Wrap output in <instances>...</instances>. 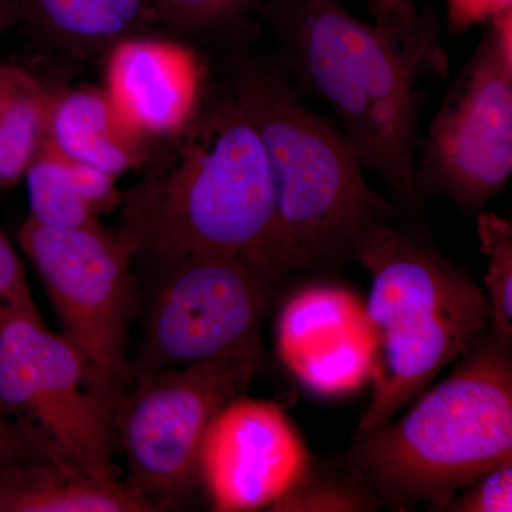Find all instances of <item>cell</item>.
I'll list each match as a JSON object with an SVG mask.
<instances>
[{"label":"cell","instance_id":"9","mask_svg":"<svg viewBox=\"0 0 512 512\" xmlns=\"http://www.w3.org/2000/svg\"><path fill=\"white\" fill-rule=\"evenodd\" d=\"M484 26L416 157L423 200L446 195L471 215L485 210L512 173V9Z\"/></svg>","mask_w":512,"mask_h":512},{"label":"cell","instance_id":"15","mask_svg":"<svg viewBox=\"0 0 512 512\" xmlns=\"http://www.w3.org/2000/svg\"><path fill=\"white\" fill-rule=\"evenodd\" d=\"M45 143L117 178L146 160L143 137L120 119L104 89L79 87L50 97Z\"/></svg>","mask_w":512,"mask_h":512},{"label":"cell","instance_id":"21","mask_svg":"<svg viewBox=\"0 0 512 512\" xmlns=\"http://www.w3.org/2000/svg\"><path fill=\"white\" fill-rule=\"evenodd\" d=\"M511 511L512 460H508L458 491L441 512Z\"/></svg>","mask_w":512,"mask_h":512},{"label":"cell","instance_id":"6","mask_svg":"<svg viewBox=\"0 0 512 512\" xmlns=\"http://www.w3.org/2000/svg\"><path fill=\"white\" fill-rule=\"evenodd\" d=\"M264 360L262 342L138 380L114 412L124 484L151 511L184 510L201 490L200 454L211 421L242 396Z\"/></svg>","mask_w":512,"mask_h":512},{"label":"cell","instance_id":"20","mask_svg":"<svg viewBox=\"0 0 512 512\" xmlns=\"http://www.w3.org/2000/svg\"><path fill=\"white\" fill-rule=\"evenodd\" d=\"M476 217L480 251L487 259L484 286L490 305V328L512 345V225L494 212L484 210Z\"/></svg>","mask_w":512,"mask_h":512},{"label":"cell","instance_id":"5","mask_svg":"<svg viewBox=\"0 0 512 512\" xmlns=\"http://www.w3.org/2000/svg\"><path fill=\"white\" fill-rule=\"evenodd\" d=\"M355 262L370 276L365 301L377 339L372 396L355 434L394 419L490 328L484 288L463 266L404 228L376 225Z\"/></svg>","mask_w":512,"mask_h":512},{"label":"cell","instance_id":"13","mask_svg":"<svg viewBox=\"0 0 512 512\" xmlns=\"http://www.w3.org/2000/svg\"><path fill=\"white\" fill-rule=\"evenodd\" d=\"M201 84L200 60L188 47L134 36L111 46L104 92L144 140L183 130L201 109Z\"/></svg>","mask_w":512,"mask_h":512},{"label":"cell","instance_id":"2","mask_svg":"<svg viewBox=\"0 0 512 512\" xmlns=\"http://www.w3.org/2000/svg\"><path fill=\"white\" fill-rule=\"evenodd\" d=\"M285 63L305 89L335 111L365 170L382 178L397 211L423 208L416 175L420 84L447 76L439 23L400 39L355 18L340 0H264Z\"/></svg>","mask_w":512,"mask_h":512},{"label":"cell","instance_id":"27","mask_svg":"<svg viewBox=\"0 0 512 512\" xmlns=\"http://www.w3.org/2000/svg\"><path fill=\"white\" fill-rule=\"evenodd\" d=\"M20 18L15 0H0V37Z\"/></svg>","mask_w":512,"mask_h":512},{"label":"cell","instance_id":"26","mask_svg":"<svg viewBox=\"0 0 512 512\" xmlns=\"http://www.w3.org/2000/svg\"><path fill=\"white\" fill-rule=\"evenodd\" d=\"M512 9V0H447L448 28L460 35Z\"/></svg>","mask_w":512,"mask_h":512},{"label":"cell","instance_id":"14","mask_svg":"<svg viewBox=\"0 0 512 512\" xmlns=\"http://www.w3.org/2000/svg\"><path fill=\"white\" fill-rule=\"evenodd\" d=\"M0 512H153L123 478L99 477L62 457L0 468Z\"/></svg>","mask_w":512,"mask_h":512},{"label":"cell","instance_id":"10","mask_svg":"<svg viewBox=\"0 0 512 512\" xmlns=\"http://www.w3.org/2000/svg\"><path fill=\"white\" fill-rule=\"evenodd\" d=\"M0 403L29 421L64 460L119 478L113 416L90 393L82 353L39 311L0 303Z\"/></svg>","mask_w":512,"mask_h":512},{"label":"cell","instance_id":"19","mask_svg":"<svg viewBox=\"0 0 512 512\" xmlns=\"http://www.w3.org/2000/svg\"><path fill=\"white\" fill-rule=\"evenodd\" d=\"M379 498L339 458L312 460L305 473L271 508L272 512H373Z\"/></svg>","mask_w":512,"mask_h":512},{"label":"cell","instance_id":"3","mask_svg":"<svg viewBox=\"0 0 512 512\" xmlns=\"http://www.w3.org/2000/svg\"><path fill=\"white\" fill-rule=\"evenodd\" d=\"M400 417L338 457L390 511L441 512L468 484L512 460V345L488 328L450 375Z\"/></svg>","mask_w":512,"mask_h":512},{"label":"cell","instance_id":"4","mask_svg":"<svg viewBox=\"0 0 512 512\" xmlns=\"http://www.w3.org/2000/svg\"><path fill=\"white\" fill-rule=\"evenodd\" d=\"M274 175L279 232L293 271L326 278L355 262L366 235L399 211L370 187L343 131L302 104L281 74L245 62L234 80Z\"/></svg>","mask_w":512,"mask_h":512},{"label":"cell","instance_id":"22","mask_svg":"<svg viewBox=\"0 0 512 512\" xmlns=\"http://www.w3.org/2000/svg\"><path fill=\"white\" fill-rule=\"evenodd\" d=\"M157 12L180 29H201L234 18L264 0H154Z\"/></svg>","mask_w":512,"mask_h":512},{"label":"cell","instance_id":"1","mask_svg":"<svg viewBox=\"0 0 512 512\" xmlns=\"http://www.w3.org/2000/svg\"><path fill=\"white\" fill-rule=\"evenodd\" d=\"M120 200L114 232L131 255L249 259L293 284L279 232L274 175L261 136L234 96L198 111Z\"/></svg>","mask_w":512,"mask_h":512},{"label":"cell","instance_id":"18","mask_svg":"<svg viewBox=\"0 0 512 512\" xmlns=\"http://www.w3.org/2000/svg\"><path fill=\"white\" fill-rule=\"evenodd\" d=\"M50 96L33 74L0 64V188L25 177L46 134Z\"/></svg>","mask_w":512,"mask_h":512},{"label":"cell","instance_id":"8","mask_svg":"<svg viewBox=\"0 0 512 512\" xmlns=\"http://www.w3.org/2000/svg\"><path fill=\"white\" fill-rule=\"evenodd\" d=\"M164 265L144 316L130 386L262 342L265 320L296 286L241 256L192 255Z\"/></svg>","mask_w":512,"mask_h":512},{"label":"cell","instance_id":"17","mask_svg":"<svg viewBox=\"0 0 512 512\" xmlns=\"http://www.w3.org/2000/svg\"><path fill=\"white\" fill-rule=\"evenodd\" d=\"M19 16L72 49L114 46L156 15L154 0H15Z\"/></svg>","mask_w":512,"mask_h":512},{"label":"cell","instance_id":"7","mask_svg":"<svg viewBox=\"0 0 512 512\" xmlns=\"http://www.w3.org/2000/svg\"><path fill=\"white\" fill-rule=\"evenodd\" d=\"M18 239L63 335L82 353L90 393L114 417L130 387L128 329L138 306L133 255L101 224L50 228L28 218Z\"/></svg>","mask_w":512,"mask_h":512},{"label":"cell","instance_id":"24","mask_svg":"<svg viewBox=\"0 0 512 512\" xmlns=\"http://www.w3.org/2000/svg\"><path fill=\"white\" fill-rule=\"evenodd\" d=\"M373 23L400 39H412L439 23L430 10L419 12L416 0H365Z\"/></svg>","mask_w":512,"mask_h":512},{"label":"cell","instance_id":"16","mask_svg":"<svg viewBox=\"0 0 512 512\" xmlns=\"http://www.w3.org/2000/svg\"><path fill=\"white\" fill-rule=\"evenodd\" d=\"M30 217L50 228L99 225L100 212L119 207L116 178L57 153L43 141L25 174Z\"/></svg>","mask_w":512,"mask_h":512},{"label":"cell","instance_id":"25","mask_svg":"<svg viewBox=\"0 0 512 512\" xmlns=\"http://www.w3.org/2000/svg\"><path fill=\"white\" fill-rule=\"evenodd\" d=\"M0 303L37 312L22 261L3 234H0Z\"/></svg>","mask_w":512,"mask_h":512},{"label":"cell","instance_id":"23","mask_svg":"<svg viewBox=\"0 0 512 512\" xmlns=\"http://www.w3.org/2000/svg\"><path fill=\"white\" fill-rule=\"evenodd\" d=\"M55 456L60 457L33 424L0 403V468Z\"/></svg>","mask_w":512,"mask_h":512},{"label":"cell","instance_id":"12","mask_svg":"<svg viewBox=\"0 0 512 512\" xmlns=\"http://www.w3.org/2000/svg\"><path fill=\"white\" fill-rule=\"evenodd\" d=\"M276 311V353L309 392L348 396L372 382L377 339L365 302L348 286L329 276L308 279Z\"/></svg>","mask_w":512,"mask_h":512},{"label":"cell","instance_id":"11","mask_svg":"<svg viewBox=\"0 0 512 512\" xmlns=\"http://www.w3.org/2000/svg\"><path fill=\"white\" fill-rule=\"evenodd\" d=\"M313 457L278 403L242 396L215 416L200 454L201 490L212 510H269Z\"/></svg>","mask_w":512,"mask_h":512}]
</instances>
